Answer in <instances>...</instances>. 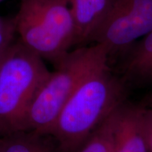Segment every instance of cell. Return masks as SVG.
<instances>
[{"mask_svg": "<svg viewBox=\"0 0 152 152\" xmlns=\"http://www.w3.org/2000/svg\"><path fill=\"white\" fill-rule=\"evenodd\" d=\"M127 85L109 66L83 82L67 101L50 135L61 152H78L90 134L109 115L125 103Z\"/></svg>", "mask_w": 152, "mask_h": 152, "instance_id": "1", "label": "cell"}, {"mask_svg": "<svg viewBox=\"0 0 152 152\" xmlns=\"http://www.w3.org/2000/svg\"><path fill=\"white\" fill-rule=\"evenodd\" d=\"M109 55V47L102 43L70 51L37 92L22 130L50 134L67 101L87 77L108 66Z\"/></svg>", "mask_w": 152, "mask_h": 152, "instance_id": "2", "label": "cell"}, {"mask_svg": "<svg viewBox=\"0 0 152 152\" xmlns=\"http://www.w3.org/2000/svg\"><path fill=\"white\" fill-rule=\"evenodd\" d=\"M14 26L23 45L54 67L74 47L75 26L66 0H21Z\"/></svg>", "mask_w": 152, "mask_h": 152, "instance_id": "3", "label": "cell"}, {"mask_svg": "<svg viewBox=\"0 0 152 152\" xmlns=\"http://www.w3.org/2000/svg\"><path fill=\"white\" fill-rule=\"evenodd\" d=\"M51 72L20 40L12 42L0 70V135L22 130L32 102Z\"/></svg>", "mask_w": 152, "mask_h": 152, "instance_id": "4", "label": "cell"}, {"mask_svg": "<svg viewBox=\"0 0 152 152\" xmlns=\"http://www.w3.org/2000/svg\"><path fill=\"white\" fill-rule=\"evenodd\" d=\"M152 31V0H111L92 42L102 43L110 55L122 53Z\"/></svg>", "mask_w": 152, "mask_h": 152, "instance_id": "5", "label": "cell"}, {"mask_svg": "<svg viewBox=\"0 0 152 152\" xmlns=\"http://www.w3.org/2000/svg\"><path fill=\"white\" fill-rule=\"evenodd\" d=\"M121 77L126 85H152V31L122 53Z\"/></svg>", "mask_w": 152, "mask_h": 152, "instance_id": "6", "label": "cell"}, {"mask_svg": "<svg viewBox=\"0 0 152 152\" xmlns=\"http://www.w3.org/2000/svg\"><path fill=\"white\" fill-rule=\"evenodd\" d=\"M75 26L74 47L92 42L93 37L109 12L111 0H66Z\"/></svg>", "mask_w": 152, "mask_h": 152, "instance_id": "7", "label": "cell"}, {"mask_svg": "<svg viewBox=\"0 0 152 152\" xmlns=\"http://www.w3.org/2000/svg\"><path fill=\"white\" fill-rule=\"evenodd\" d=\"M139 111L140 107L126 103L118 109L113 152H148Z\"/></svg>", "mask_w": 152, "mask_h": 152, "instance_id": "8", "label": "cell"}, {"mask_svg": "<svg viewBox=\"0 0 152 152\" xmlns=\"http://www.w3.org/2000/svg\"><path fill=\"white\" fill-rule=\"evenodd\" d=\"M2 140V152H61L52 135L35 131H15Z\"/></svg>", "mask_w": 152, "mask_h": 152, "instance_id": "9", "label": "cell"}, {"mask_svg": "<svg viewBox=\"0 0 152 152\" xmlns=\"http://www.w3.org/2000/svg\"><path fill=\"white\" fill-rule=\"evenodd\" d=\"M118 109L114 111L99 125L97 128L90 134L78 152L112 151Z\"/></svg>", "mask_w": 152, "mask_h": 152, "instance_id": "10", "label": "cell"}, {"mask_svg": "<svg viewBox=\"0 0 152 152\" xmlns=\"http://www.w3.org/2000/svg\"><path fill=\"white\" fill-rule=\"evenodd\" d=\"M139 113L148 152H152V109L140 107Z\"/></svg>", "mask_w": 152, "mask_h": 152, "instance_id": "11", "label": "cell"}, {"mask_svg": "<svg viewBox=\"0 0 152 152\" xmlns=\"http://www.w3.org/2000/svg\"><path fill=\"white\" fill-rule=\"evenodd\" d=\"M13 42L11 41V37H0V70L7 56L9 47Z\"/></svg>", "mask_w": 152, "mask_h": 152, "instance_id": "12", "label": "cell"}, {"mask_svg": "<svg viewBox=\"0 0 152 152\" xmlns=\"http://www.w3.org/2000/svg\"><path fill=\"white\" fill-rule=\"evenodd\" d=\"M2 136L0 135V152H2Z\"/></svg>", "mask_w": 152, "mask_h": 152, "instance_id": "13", "label": "cell"}, {"mask_svg": "<svg viewBox=\"0 0 152 152\" xmlns=\"http://www.w3.org/2000/svg\"><path fill=\"white\" fill-rule=\"evenodd\" d=\"M149 104H150V108H151L152 109V94L151 95V96H150L149 98Z\"/></svg>", "mask_w": 152, "mask_h": 152, "instance_id": "14", "label": "cell"}, {"mask_svg": "<svg viewBox=\"0 0 152 152\" xmlns=\"http://www.w3.org/2000/svg\"><path fill=\"white\" fill-rule=\"evenodd\" d=\"M4 1V0H0V2H1V1Z\"/></svg>", "mask_w": 152, "mask_h": 152, "instance_id": "15", "label": "cell"}]
</instances>
